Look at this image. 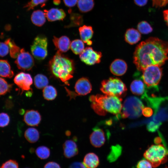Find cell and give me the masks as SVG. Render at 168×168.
Segmentation results:
<instances>
[{
	"label": "cell",
	"instance_id": "cell-1",
	"mask_svg": "<svg viewBox=\"0 0 168 168\" xmlns=\"http://www.w3.org/2000/svg\"><path fill=\"white\" fill-rule=\"evenodd\" d=\"M168 42L157 38L150 37L136 47L133 63L140 71L151 65L161 66L168 58Z\"/></svg>",
	"mask_w": 168,
	"mask_h": 168
},
{
	"label": "cell",
	"instance_id": "cell-2",
	"mask_svg": "<svg viewBox=\"0 0 168 168\" xmlns=\"http://www.w3.org/2000/svg\"><path fill=\"white\" fill-rule=\"evenodd\" d=\"M91 106L98 114L104 115L107 112L119 114L122 110V98L106 95L91 96Z\"/></svg>",
	"mask_w": 168,
	"mask_h": 168
},
{
	"label": "cell",
	"instance_id": "cell-3",
	"mask_svg": "<svg viewBox=\"0 0 168 168\" xmlns=\"http://www.w3.org/2000/svg\"><path fill=\"white\" fill-rule=\"evenodd\" d=\"M49 66L53 74L63 82L68 83L73 77V61L58 51L49 62Z\"/></svg>",
	"mask_w": 168,
	"mask_h": 168
},
{
	"label": "cell",
	"instance_id": "cell-4",
	"mask_svg": "<svg viewBox=\"0 0 168 168\" xmlns=\"http://www.w3.org/2000/svg\"><path fill=\"white\" fill-rule=\"evenodd\" d=\"M168 151L163 144L151 145L143 154L145 158L148 161L154 168L167 161Z\"/></svg>",
	"mask_w": 168,
	"mask_h": 168
},
{
	"label": "cell",
	"instance_id": "cell-5",
	"mask_svg": "<svg viewBox=\"0 0 168 168\" xmlns=\"http://www.w3.org/2000/svg\"><path fill=\"white\" fill-rule=\"evenodd\" d=\"M100 90L105 95L121 98L125 95L127 88L120 79L110 77L101 82Z\"/></svg>",
	"mask_w": 168,
	"mask_h": 168
},
{
	"label": "cell",
	"instance_id": "cell-6",
	"mask_svg": "<svg viewBox=\"0 0 168 168\" xmlns=\"http://www.w3.org/2000/svg\"><path fill=\"white\" fill-rule=\"evenodd\" d=\"M144 106L141 100L134 96L127 97L124 101L121 117L131 119L137 118L142 114Z\"/></svg>",
	"mask_w": 168,
	"mask_h": 168
},
{
	"label": "cell",
	"instance_id": "cell-7",
	"mask_svg": "<svg viewBox=\"0 0 168 168\" xmlns=\"http://www.w3.org/2000/svg\"><path fill=\"white\" fill-rule=\"evenodd\" d=\"M141 78L148 87H156L158 84L162 76L160 66L151 65L147 67L142 71Z\"/></svg>",
	"mask_w": 168,
	"mask_h": 168
},
{
	"label": "cell",
	"instance_id": "cell-8",
	"mask_svg": "<svg viewBox=\"0 0 168 168\" xmlns=\"http://www.w3.org/2000/svg\"><path fill=\"white\" fill-rule=\"evenodd\" d=\"M47 45V39L45 36H37L31 46V51L34 57L39 60L44 59L48 54Z\"/></svg>",
	"mask_w": 168,
	"mask_h": 168
},
{
	"label": "cell",
	"instance_id": "cell-9",
	"mask_svg": "<svg viewBox=\"0 0 168 168\" xmlns=\"http://www.w3.org/2000/svg\"><path fill=\"white\" fill-rule=\"evenodd\" d=\"M15 61L18 68L24 71H28L32 69L34 65L33 56L24 48L21 49L20 53Z\"/></svg>",
	"mask_w": 168,
	"mask_h": 168
},
{
	"label": "cell",
	"instance_id": "cell-10",
	"mask_svg": "<svg viewBox=\"0 0 168 168\" xmlns=\"http://www.w3.org/2000/svg\"><path fill=\"white\" fill-rule=\"evenodd\" d=\"M102 57L101 53L94 50L91 47L85 48L80 54L81 60L88 65H92L99 63Z\"/></svg>",
	"mask_w": 168,
	"mask_h": 168
},
{
	"label": "cell",
	"instance_id": "cell-11",
	"mask_svg": "<svg viewBox=\"0 0 168 168\" xmlns=\"http://www.w3.org/2000/svg\"><path fill=\"white\" fill-rule=\"evenodd\" d=\"M14 83L21 90L27 92H32L30 86L33 83L32 78L30 74L23 72H21L15 77Z\"/></svg>",
	"mask_w": 168,
	"mask_h": 168
},
{
	"label": "cell",
	"instance_id": "cell-12",
	"mask_svg": "<svg viewBox=\"0 0 168 168\" xmlns=\"http://www.w3.org/2000/svg\"><path fill=\"white\" fill-rule=\"evenodd\" d=\"M91 144L96 147H101L105 141V136L103 130L99 128L95 127L90 136Z\"/></svg>",
	"mask_w": 168,
	"mask_h": 168
},
{
	"label": "cell",
	"instance_id": "cell-13",
	"mask_svg": "<svg viewBox=\"0 0 168 168\" xmlns=\"http://www.w3.org/2000/svg\"><path fill=\"white\" fill-rule=\"evenodd\" d=\"M74 88L75 92L78 96H84L90 92L92 90V86L88 79L82 77L77 81Z\"/></svg>",
	"mask_w": 168,
	"mask_h": 168
},
{
	"label": "cell",
	"instance_id": "cell-14",
	"mask_svg": "<svg viewBox=\"0 0 168 168\" xmlns=\"http://www.w3.org/2000/svg\"><path fill=\"white\" fill-rule=\"evenodd\" d=\"M41 116L40 113L36 110H27L24 116V121L26 124L31 126H38L40 123Z\"/></svg>",
	"mask_w": 168,
	"mask_h": 168
},
{
	"label": "cell",
	"instance_id": "cell-15",
	"mask_svg": "<svg viewBox=\"0 0 168 168\" xmlns=\"http://www.w3.org/2000/svg\"><path fill=\"white\" fill-rule=\"evenodd\" d=\"M127 69V66L126 63L124 60L119 59L114 60L110 66L111 72L117 76L124 75L126 72Z\"/></svg>",
	"mask_w": 168,
	"mask_h": 168
},
{
	"label": "cell",
	"instance_id": "cell-16",
	"mask_svg": "<svg viewBox=\"0 0 168 168\" xmlns=\"http://www.w3.org/2000/svg\"><path fill=\"white\" fill-rule=\"evenodd\" d=\"M44 12L46 17L49 21H63L66 16L65 12L62 9L52 8L49 10H44Z\"/></svg>",
	"mask_w": 168,
	"mask_h": 168
},
{
	"label": "cell",
	"instance_id": "cell-17",
	"mask_svg": "<svg viewBox=\"0 0 168 168\" xmlns=\"http://www.w3.org/2000/svg\"><path fill=\"white\" fill-rule=\"evenodd\" d=\"M63 149L64 155L68 158L74 157L78 153L77 145L73 140H66L63 144Z\"/></svg>",
	"mask_w": 168,
	"mask_h": 168
},
{
	"label": "cell",
	"instance_id": "cell-18",
	"mask_svg": "<svg viewBox=\"0 0 168 168\" xmlns=\"http://www.w3.org/2000/svg\"><path fill=\"white\" fill-rule=\"evenodd\" d=\"M53 41L58 51L62 53L67 52L70 47V41L67 36H63L59 38L54 36Z\"/></svg>",
	"mask_w": 168,
	"mask_h": 168
},
{
	"label": "cell",
	"instance_id": "cell-19",
	"mask_svg": "<svg viewBox=\"0 0 168 168\" xmlns=\"http://www.w3.org/2000/svg\"><path fill=\"white\" fill-rule=\"evenodd\" d=\"M79 31L82 40L88 45H91L92 42L91 40L94 33L92 27L84 25L79 28Z\"/></svg>",
	"mask_w": 168,
	"mask_h": 168
},
{
	"label": "cell",
	"instance_id": "cell-20",
	"mask_svg": "<svg viewBox=\"0 0 168 168\" xmlns=\"http://www.w3.org/2000/svg\"><path fill=\"white\" fill-rule=\"evenodd\" d=\"M141 35L139 32L133 28L128 29L124 35L125 41L130 44H133L138 42L141 39Z\"/></svg>",
	"mask_w": 168,
	"mask_h": 168
},
{
	"label": "cell",
	"instance_id": "cell-21",
	"mask_svg": "<svg viewBox=\"0 0 168 168\" xmlns=\"http://www.w3.org/2000/svg\"><path fill=\"white\" fill-rule=\"evenodd\" d=\"M99 163L98 156L93 152L87 154L83 159V164L86 168H96L99 166Z\"/></svg>",
	"mask_w": 168,
	"mask_h": 168
},
{
	"label": "cell",
	"instance_id": "cell-22",
	"mask_svg": "<svg viewBox=\"0 0 168 168\" xmlns=\"http://www.w3.org/2000/svg\"><path fill=\"white\" fill-rule=\"evenodd\" d=\"M146 85L140 79H135L131 83L130 89L131 92L137 96L143 95L146 92Z\"/></svg>",
	"mask_w": 168,
	"mask_h": 168
},
{
	"label": "cell",
	"instance_id": "cell-23",
	"mask_svg": "<svg viewBox=\"0 0 168 168\" xmlns=\"http://www.w3.org/2000/svg\"><path fill=\"white\" fill-rule=\"evenodd\" d=\"M45 17L44 12L40 10H38L33 12L31 15V20L34 25L38 26H41L46 21Z\"/></svg>",
	"mask_w": 168,
	"mask_h": 168
},
{
	"label": "cell",
	"instance_id": "cell-24",
	"mask_svg": "<svg viewBox=\"0 0 168 168\" xmlns=\"http://www.w3.org/2000/svg\"><path fill=\"white\" fill-rule=\"evenodd\" d=\"M14 75L10 65L7 60L0 59V76L10 78Z\"/></svg>",
	"mask_w": 168,
	"mask_h": 168
},
{
	"label": "cell",
	"instance_id": "cell-25",
	"mask_svg": "<svg viewBox=\"0 0 168 168\" xmlns=\"http://www.w3.org/2000/svg\"><path fill=\"white\" fill-rule=\"evenodd\" d=\"M24 136L29 142L34 143L37 142L40 138L38 130L35 128L30 127L26 129L24 133Z\"/></svg>",
	"mask_w": 168,
	"mask_h": 168
},
{
	"label": "cell",
	"instance_id": "cell-26",
	"mask_svg": "<svg viewBox=\"0 0 168 168\" xmlns=\"http://www.w3.org/2000/svg\"><path fill=\"white\" fill-rule=\"evenodd\" d=\"M77 6L79 11L86 13L91 11L94 6V0H78Z\"/></svg>",
	"mask_w": 168,
	"mask_h": 168
},
{
	"label": "cell",
	"instance_id": "cell-27",
	"mask_svg": "<svg viewBox=\"0 0 168 168\" xmlns=\"http://www.w3.org/2000/svg\"><path fill=\"white\" fill-rule=\"evenodd\" d=\"M122 152V148L119 145L112 146L107 156V160L110 162H114L121 155Z\"/></svg>",
	"mask_w": 168,
	"mask_h": 168
},
{
	"label": "cell",
	"instance_id": "cell-28",
	"mask_svg": "<svg viewBox=\"0 0 168 168\" xmlns=\"http://www.w3.org/2000/svg\"><path fill=\"white\" fill-rule=\"evenodd\" d=\"M57 95L56 89L51 85H47L43 90V95L44 99L48 100H54Z\"/></svg>",
	"mask_w": 168,
	"mask_h": 168
},
{
	"label": "cell",
	"instance_id": "cell-29",
	"mask_svg": "<svg viewBox=\"0 0 168 168\" xmlns=\"http://www.w3.org/2000/svg\"><path fill=\"white\" fill-rule=\"evenodd\" d=\"M70 13V23L68 25L65 26L66 28L77 26L82 24L83 18L81 15L78 13H72V12Z\"/></svg>",
	"mask_w": 168,
	"mask_h": 168
},
{
	"label": "cell",
	"instance_id": "cell-30",
	"mask_svg": "<svg viewBox=\"0 0 168 168\" xmlns=\"http://www.w3.org/2000/svg\"><path fill=\"white\" fill-rule=\"evenodd\" d=\"M34 82L36 87L39 89H42L48 85L49 80L45 76L39 74L35 77Z\"/></svg>",
	"mask_w": 168,
	"mask_h": 168
},
{
	"label": "cell",
	"instance_id": "cell-31",
	"mask_svg": "<svg viewBox=\"0 0 168 168\" xmlns=\"http://www.w3.org/2000/svg\"><path fill=\"white\" fill-rule=\"evenodd\" d=\"M70 48L74 54H80L84 49V42L79 39L74 40L71 44Z\"/></svg>",
	"mask_w": 168,
	"mask_h": 168
},
{
	"label": "cell",
	"instance_id": "cell-32",
	"mask_svg": "<svg viewBox=\"0 0 168 168\" xmlns=\"http://www.w3.org/2000/svg\"><path fill=\"white\" fill-rule=\"evenodd\" d=\"M5 42L9 46L10 54L11 57L14 58H16L20 52V48L10 39H7Z\"/></svg>",
	"mask_w": 168,
	"mask_h": 168
},
{
	"label": "cell",
	"instance_id": "cell-33",
	"mask_svg": "<svg viewBox=\"0 0 168 168\" xmlns=\"http://www.w3.org/2000/svg\"><path fill=\"white\" fill-rule=\"evenodd\" d=\"M35 152L36 155L41 159H45L48 158L50 155L49 149L44 146L38 147L36 149Z\"/></svg>",
	"mask_w": 168,
	"mask_h": 168
},
{
	"label": "cell",
	"instance_id": "cell-34",
	"mask_svg": "<svg viewBox=\"0 0 168 168\" xmlns=\"http://www.w3.org/2000/svg\"><path fill=\"white\" fill-rule=\"evenodd\" d=\"M137 29L139 32L144 34L150 33L153 30L150 25L147 22L145 21H142L138 23Z\"/></svg>",
	"mask_w": 168,
	"mask_h": 168
},
{
	"label": "cell",
	"instance_id": "cell-35",
	"mask_svg": "<svg viewBox=\"0 0 168 168\" xmlns=\"http://www.w3.org/2000/svg\"><path fill=\"white\" fill-rule=\"evenodd\" d=\"M12 87V84L8 83L4 79L0 77V96L9 92Z\"/></svg>",
	"mask_w": 168,
	"mask_h": 168
},
{
	"label": "cell",
	"instance_id": "cell-36",
	"mask_svg": "<svg viewBox=\"0 0 168 168\" xmlns=\"http://www.w3.org/2000/svg\"><path fill=\"white\" fill-rule=\"evenodd\" d=\"M48 0H31L24 6V7L29 11L39 5H42L43 6Z\"/></svg>",
	"mask_w": 168,
	"mask_h": 168
},
{
	"label": "cell",
	"instance_id": "cell-37",
	"mask_svg": "<svg viewBox=\"0 0 168 168\" xmlns=\"http://www.w3.org/2000/svg\"><path fill=\"white\" fill-rule=\"evenodd\" d=\"M10 118L8 114L5 113H0V127H4L9 123Z\"/></svg>",
	"mask_w": 168,
	"mask_h": 168
},
{
	"label": "cell",
	"instance_id": "cell-38",
	"mask_svg": "<svg viewBox=\"0 0 168 168\" xmlns=\"http://www.w3.org/2000/svg\"><path fill=\"white\" fill-rule=\"evenodd\" d=\"M9 52L8 45L5 42H0V57H3L6 56Z\"/></svg>",
	"mask_w": 168,
	"mask_h": 168
},
{
	"label": "cell",
	"instance_id": "cell-39",
	"mask_svg": "<svg viewBox=\"0 0 168 168\" xmlns=\"http://www.w3.org/2000/svg\"><path fill=\"white\" fill-rule=\"evenodd\" d=\"M18 164L14 160H10L4 162L1 168H18Z\"/></svg>",
	"mask_w": 168,
	"mask_h": 168
},
{
	"label": "cell",
	"instance_id": "cell-40",
	"mask_svg": "<svg viewBox=\"0 0 168 168\" xmlns=\"http://www.w3.org/2000/svg\"><path fill=\"white\" fill-rule=\"evenodd\" d=\"M152 167L151 164L146 159L140 160L136 165L137 168H152Z\"/></svg>",
	"mask_w": 168,
	"mask_h": 168
},
{
	"label": "cell",
	"instance_id": "cell-41",
	"mask_svg": "<svg viewBox=\"0 0 168 168\" xmlns=\"http://www.w3.org/2000/svg\"><path fill=\"white\" fill-rule=\"evenodd\" d=\"M160 125V123L151 122L148 124L147 129L150 132H154L158 128Z\"/></svg>",
	"mask_w": 168,
	"mask_h": 168
},
{
	"label": "cell",
	"instance_id": "cell-42",
	"mask_svg": "<svg viewBox=\"0 0 168 168\" xmlns=\"http://www.w3.org/2000/svg\"><path fill=\"white\" fill-rule=\"evenodd\" d=\"M152 5L156 7H161L165 6L168 2V0H152Z\"/></svg>",
	"mask_w": 168,
	"mask_h": 168
},
{
	"label": "cell",
	"instance_id": "cell-43",
	"mask_svg": "<svg viewBox=\"0 0 168 168\" xmlns=\"http://www.w3.org/2000/svg\"><path fill=\"white\" fill-rule=\"evenodd\" d=\"M153 114V110L151 107H144L142 109V114L146 117H150Z\"/></svg>",
	"mask_w": 168,
	"mask_h": 168
},
{
	"label": "cell",
	"instance_id": "cell-44",
	"mask_svg": "<svg viewBox=\"0 0 168 168\" xmlns=\"http://www.w3.org/2000/svg\"><path fill=\"white\" fill-rule=\"evenodd\" d=\"M44 168H61V167L57 163L54 161H49L44 165Z\"/></svg>",
	"mask_w": 168,
	"mask_h": 168
},
{
	"label": "cell",
	"instance_id": "cell-45",
	"mask_svg": "<svg viewBox=\"0 0 168 168\" xmlns=\"http://www.w3.org/2000/svg\"><path fill=\"white\" fill-rule=\"evenodd\" d=\"M66 6L69 7L74 6L77 3L78 0H63Z\"/></svg>",
	"mask_w": 168,
	"mask_h": 168
},
{
	"label": "cell",
	"instance_id": "cell-46",
	"mask_svg": "<svg viewBox=\"0 0 168 168\" xmlns=\"http://www.w3.org/2000/svg\"><path fill=\"white\" fill-rule=\"evenodd\" d=\"M69 168H86L83 163L80 162H74L69 166Z\"/></svg>",
	"mask_w": 168,
	"mask_h": 168
},
{
	"label": "cell",
	"instance_id": "cell-47",
	"mask_svg": "<svg viewBox=\"0 0 168 168\" xmlns=\"http://www.w3.org/2000/svg\"><path fill=\"white\" fill-rule=\"evenodd\" d=\"M148 0H134L135 3L137 5L142 7L145 6Z\"/></svg>",
	"mask_w": 168,
	"mask_h": 168
},
{
	"label": "cell",
	"instance_id": "cell-48",
	"mask_svg": "<svg viewBox=\"0 0 168 168\" xmlns=\"http://www.w3.org/2000/svg\"><path fill=\"white\" fill-rule=\"evenodd\" d=\"M163 16L164 20L168 25V10L164 11Z\"/></svg>",
	"mask_w": 168,
	"mask_h": 168
},
{
	"label": "cell",
	"instance_id": "cell-49",
	"mask_svg": "<svg viewBox=\"0 0 168 168\" xmlns=\"http://www.w3.org/2000/svg\"><path fill=\"white\" fill-rule=\"evenodd\" d=\"M161 139L159 137H156L154 139V142L156 144H159L161 142Z\"/></svg>",
	"mask_w": 168,
	"mask_h": 168
},
{
	"label": "cell",
	"instance_id": "cell-50",
	"mask_svg": "<svg viewBox=\"0 0 168 168\" xmlns=\"http://www.w3.org/2000/svg\"><path fill=\"white\" fill-rule=\"evenodd\" d=\"M53 2L54 5H58L61 3V0H53Z\"/></svg>",
	"mask_w": 168,
	"mask_h": 168
},
{
	"label": "cell",
	"instance_id": "cell-51",
	"mask_svg": "<svg viewBox=\"0 0 168 168\" xmlns=\"http://www.w3.org/2000/svg\"><path fill=\"white\" fill-rule=\"evenodd\" d=\"M71 134V132L68 130L66 131V135L67 136H69Z\"/></svg>",
	"mask_w": 168,
	"mask_h": 168
},
{
	"label": "cell",
	"instance_id": "cell-52",
	"mask_svg": "<svg viewBox=\"0 0 168 168\" xmlns=\"http://www.w3.org/2000/svg\"><path fill=\"white\" fill-rule=\"evenodd\" d=\"M168 168L167 167V168Z\"/></svg>",
	"mask_w": 168,
	"mask_h": 168
},
{
	"label": "cell",
	"instance_id": "cell-53",
	"mask_svg": "<svg viewBox=\"0 0 168 168\" xmlns=\"http://www.w3.org/2000/svg\"></svg>",
	"mask_w": 168,
	"mask_h": 168
},
{
	"label": "cell",
	"instance_id": "cell-54",
	"mask_svg": "<svg viewBox=\"0 0 168 168\" xmlns=\"http://www.w3.org/2000/svg\"></svg>",
	"mask_w": 168,
	"mask_h": 168
}]
</instances>
